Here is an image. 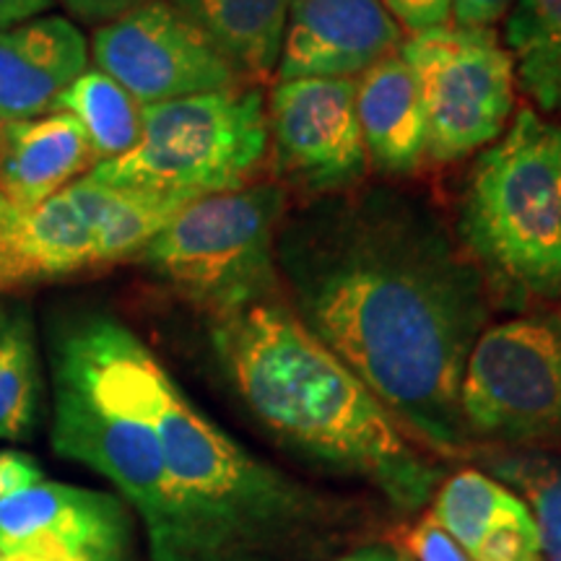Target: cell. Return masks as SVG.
Wrapping results in <instances>:
<instances>
[{
    "instance_id": "obj_1",
    "label": "cell",
    "mask_w": 561,
    "mask_h": 561,
    "mask_svg": "<svg viewBox=\"0 0 561 561\" xmlns=\"http://www.w3.org/2000/svg\"><path fill=\"white\" fill-rule=\"evenodd\" d=\"M280 297L432 455L476 450L462 375L489 328L481 271L432 203L392 185L312 198L276 237Z\"/></svg>"
},
{
    "instance_id": "obj_2",
    "label": "cell",
    "mask_w": 561,
    "mask_h": 561,
    "mask_svg": "<svg viewBox=\"0 0 561 561\" xmlns=\"http://www.w3.org/2000/svg\"><path fill=\"white\" fill-rule=\"evenodd\" d=\"M58 346L157 432L185 561H278L331 520L318 494L203 416L121 320L87 314L66 328Z\"/></svg>"
},
{
    "instance_id": "obj_3",
    "label": "cell",
    "mask_w": 561,
    "mask_h": 561,
    "mask_svg": "<svg viewBox=\"0 0 561 561\" xmlns=\"http://www.w3.org/2000/svg\"><path fill=\"white\" fill-rule=\"evenodd\" d=\"M210 325L237 396L273 437L369 483L405 515L432 502L442 468L380 398L307 331L284 297L224 314Z\"/></svg>"
},
{
    "instance_id": "obj_4",
    "label": "cell",
    "mask_w": 561,
    "mask_h": 561,
    "mask_svg": "<svg viewBox=\"0 0 561 561\" xmlns=\"http://www.w3.org/2000/svg\"><path fill=\"white\" fill-rule=\"evenodd\" d=\"M455 237L494 305L525 312L561 297V123L530 104L512 115L468 174Z\"/></svg>"
},
{
    "instance_id": "obj_5",
    "label": "cell",
    "mask_w": 561,
    "mask_h": 561,
    "mask_svg": "<svg viewBox=\"0 0 561 561\" xmlns=\"http://www.w3.org/2000/svg\"><path fill=\"white\" fill-rule=\"evenodd\" d=\"M286 210L280 182L195 198L138 252L136 263L210 320L278 299L276 237Z\"/></svg>"
},
{
    "instance_id": "obj_6",
    "label": "cell",
    "mask_w": 561,
    "mask_h": 561,
    "mask_svg": "<svg viewBox=\"0 0 561 561\" xmlns=\"http://www.w3.org/2000/svg\"><path fill=\"white\" fill-rule=\"evenodd\" d=\"M271 151L263 91L252 83L144 104L140 140L102 161L91 180L195 201L252 185Z\"/></svg>"
},
{
    "instance_id": "obj_7",
    "label": "cell",
    "mask_w": 561,
    "mask_h": 561,
    "mask_svg": "<svg viewBox=\"0 0 561 561\" xmlns=\"http://www.w3.org/2000/svg\"><path fill=\"white\" fill-rule=\"evenodd\" d=\"M180 195L70 182L34 210L0 201V294L136 257L178 210Z\"/></svg>"
},
{
    "instance_id": "obj_8",
    "label": "cell",
    "mask_w": 561,
    "mask_h": 561,
    "mask_svg": "<svg viewBox=\"0 0 561 561\" xmlns=\"http://www.w3.org/2000/svg\"><path fill=\"white\" fill-rule=\"evenodd\" d=\"M53 447L104 476L144 523L151 561H185L180 510L157 432L104 390L66 348L53 354Z\"/></svg>"
},
{
    "instance_id": "obj_9",
    "label": "cell",
    "mask_w": 561,
    "mask_h": 561,
    "mask_svg": "<svg viewBox=\"0 0 561 561\" xmlns=\"http://www.w3.org/2000/svg\"><path fill=\"white\" fill-rule=\"evenodd\" d=\"M460 411L476 447H561V312L541 307L489 325L468 356Z\"/></svg>"
},
{
    "instance_id": "obj_10",
    "label": "cell",
    "mask_w": 561,
    "mask_h": 561,
    "mask_svg": "<svg viewBox=\"0 0 561 561\" xmlns=\"http://www.w3.org/2000/svg\"><path fill=\"white\" fill-rule=\"evenodd\" d=\"M426 117V161L453 164L502 138L515 115V66L496 30L437 26L403 39Z\"/></svg>"
},
{
    "instance_id": "obj_11",
    "label": "cell",
    "mask_w": 561,
    "mask_h": 561,
    "mask_svg": "<svg viewBox=\"0 0 561 561\" xmlns=\"http://www.w3.org/2000/svg\"><path fill=\"white\" fill-rule=\"evenodd\" d=\"M94 68L128 89L140 104H159L237 89L244 76L170 0H146L96 26Z\"/></svg>"
},
{
    "instance_id": "obj_12",
    "label": "cell",
    "mask_w": 561,
    "mask_h": 561,
    "mask_svg": "<svg viewBox=\"0 0 561 561\" xmlns=\"http://www.w3.org/2000/svg\"><path fill=\"white\" fill-rule=\"evenodd\" d=\"M265 112L280 185L310 198L364 185L371 167L356 115V79L278 81Z\"/></svg>"
},
{
    "instance_id": "obj_13",
    "label": "cell",
    "mask_w": 561,
    "mask_h": 561,
    "mask_svg": "<svg viewBox=\"0 0 561 561\" xmlns=\"http://www.w3.org/2000/svg\"><path fill=\"white\" fill-rule=\"evenodd\" d=\"M133 523L121 496L37 481L0 502L3 561H130Z\"/></svg>"
},
{
    "instance_id": "obj_14",
    "label": "cell",
    "mask_w": 561,
    "mask_h": 561,
    "mask_svg": "<svg viewBox=\"0 0 561 561\" xmlns=\"http://www.w3.org/2000/svg\"><path fill=\"white\" fill-rule=\"evenodd\" d=\"M401 45L403 30L382 0H289L276 76L356 79Z\"/></svg>"
},
{
    "instance_id": "obj_15",
    "label": "cell",
    "mask_w": 561,
    "mask_h": 561,
    "mask_svg": "<svg viewBox=\"0 0 561 561\" xmlns=\"http://www.w3.org/2000/svg\"><path fill=\"white\" fill-rule=\"evenodd\" d=\"M87 68V37L66 16H37L0 30V125L53 112Z\"/></svg>"
},
{
    "instance_id": "obj_16",
    "label": "cell",
    "mask_w": 561,
    "mask_h": 561,
    "mask_svg": "<svg viewBox=\"0 0 561 561\" xmlns=\"http://www.w3.org/2000/svg\"><path fill=\"white\" fill-rule=\"evenodd\" d=\"M96 167L87 133L66 112L0 125V201L34 210Z\"/></svg>"
},
{
    "instance_id": "obj_17",
    "label": "cell",
    "mask_w": 561,
    "mask_h": 561,
    "mask_svg": "<svg viewBox=\"0 0 561 561\" xmlns=\"http://www.w3.org/2000/svg\"><path fill=\"white\" fill-rule=\"evenodd\" d=\"M356 115L371 170L401 178L426 161V117L401 50L356 79Z\"/></svg>"
},
{
    "instance_id": "obj_18",
    "label": "cell",
    "mask_w": 561,
    "mask_h": 561,
    "mask_svg": "<svg viewBox=\"0 0 561 561\" xmlns=\"http://www.w3.org/2000/svg\"><path fill=\"white\" fill-rule=\"evenodd\" d=\"M244 79L276 73L289 0H170Z\"/></svg>"
},
{
    "instance_id": "obj_19",
    "label": "cell",
    "mask_w": 561,
    "mask_h": 561,
    "mask_svg": "<svg viewBox=\"0 0 561 561\" xmlns=\"http://www.w3.org/2000/svg\"><path fill=\"white\" fill-rule=\"evenodd\" d=\"M502 42L530 107L561 123V0H515Z\"/></svg>"
},
{
    "instance_id": "obj_20",
    "label": "cell",
    "mask_w": 561,
    "mask_h": 561,
    "mask_svg": "<svg viewBox=\"0 0 561 561\" xmlns=\"http://www.w3.org/2000/svg\"><path fill=\"white\" fill-rule=\"evenodd\" d=\"M426 512L450 533L468 557H473L496 530L533 523L528 504L515 491L476 468H462L442 481Z\"/></svg>"
},
{
    "instance_id": "obj_21",
    "label": "cell",
    "mask_w": 561,
    "mask_h": 561,
    "mask_svg": "<svg viewBox=\"0 0 561 561\" xmlns=\"http://www.w3.org/2000/svg\"><path fill=\"white\" fill-rule=\"evenodd\" d=\"M81 125L96 164L128 153L144 130V104L100 68H87L55 102Z\"/></svg>"
},
{
    "instance_id": "obj_22",
    "label": "cell",
    "mask_w": 561,
    "mask_h": 561,
    "mask_svg": "<svg viewBox=\"0 0 561 561\" xmlns=\"http://www.w3.org/2000/svg\"><path fill=\"white\" fill-rule=\"evenodd\" d=\"M39 409V359L30 307L0 299V439H30Z\"/></svg>"
},
{
    "instance_id": "obj_23",
    "label": "cell",
    "mask_w": 561,
    "mask_h": 561,
    "mask_svg": "<svg viewBox=\"0 0 561 561\" xmlns=\"http://www.w3.org/2000/svg\"><path fill=\"white\" fill-rule=\"evenodd\" d=\"M489 476L528 504L541 561H561V455L551 450H500L486 458Z\"/></svg>"
},
{
    "instance_id": "obj_24",
    "label": "cell",
    "mask_w": 561,
    "mask_h": 561,
    "mask_svg": "<svg viewBox=\"0 0 561 561\" xmlns=\"http://www.w3.org/2000/svg\"><path fill=\"white\" fill-rule=\"evenodd\" d=\"M396 553L401 561H471L430 512L398 530Z\"/></svg>"
},
{
    "instance_id": "obj_25",
    "label": "cell",
    "mask_w": 561,
    "mask_h": 561,
    "mask_svg": "<svg viewBox=\"0 0 561 561\" xmlns=\"http://www.w3.org/2000/svg\"><path fill=\"white\" fill-rule=\"evenodd\" d=\"M382 5L411 37L447 26L453 16V0H382Z\"/></svg>"
},
{
    "instance_id": "obj_26",
    "label": "cell",
    "mask_w": 561,
    "mask_h": 561,
    "mask_svg": "<svg viewBox=\"0 0 561 561\" xmlns=\"http://www.w3.org/2000/svg\"><path fill=\"white\" fill-rule=\"evenodd\" d=\"M512 5L515 0H453L450 24L466 30H494Z\"/></svg>"
},
{
    "instance_id": "obj_27",
    "label": "cell",
    "mask_w": 561,
    "mask_h": 561,
    "mask_svg": "<svg viewBox=\"0 0 561 561\" xmlns=\"http://www.w3.org/2000/svg\"><path fill=\"white\" fill-rule=\"evenodd\" d=\"M42 481V468L26 453L0 450V502L9 500L16 491Z\"/></svg>"
},
{
    "instance_id": "obj_28",
    "label": "cell",
    "mask_w": 561,
    "mask_h": 561,
    "mask_svg": "<svg viewBox=\"0 0 561 561\" xmlns=\"http://www.w3.org/2000/svg\"><path fill=\"white\" fill-rule=\"evenodd\" d=\"M60 3L73 19L102 26L107 21H115L125 16L128 11L138 9L146 0H60Z\"/></svg>"
},
{
    "instance_id": "obj_29",
    "label": "cell",
    "mask_w": 561,
    "mask_h": 561,
    "mask_svg": "<svg viewBox=\"0 0 561 561\" xmlns=\"http://www.w3.org/2000/svg\"><path fill=\"white\" fill-rule=\"evenodd\" d=\"M55 0H0V30L24 24L53 9Z\"/></svg>"
},
{
    "instance_id": "obj_30",
    "label": "cell",
    "mask_w": 561,
    "mask_h": 561,
    "mask_svg": "<svg viewBox=\"0 0 561 561\" xmlns=\"http://www.w3.org/2000/svg\"><path fill=\"white\" fill-rule=\"evenodd\" d=\"M333 561H401V557L390 546H367V549L351 551L346 557Z\"/></svg>"
},
{
    "instance_id": "obj_31",
    "label": "cell",
    "mask_w": 561,
    "mask_h": 561,
    "mask_svg": "<svg viewBox=\"0 0 561 561\" xmlns=\"http://www.w3.org/2000/svg\"><path fill=\"white\" fill-rule=\"evenodd\" d=\"M538 561H541V559H538Z\"/></svg>"
},
{
    "instance_id": "obj_32",
    "label": "cell",
    "mask_w": 561,
    "mask_h": 561,
    "mask_svg": "<svg viewBox=\"0 0 561 561\" xmlns=\"http://www.w3.org/2000/svg\"><path fill=\"white\" fill-rule=\"evenodd\" d=\"M0 561H3V559H0Z\"/></svg>"
}]
</instances>
